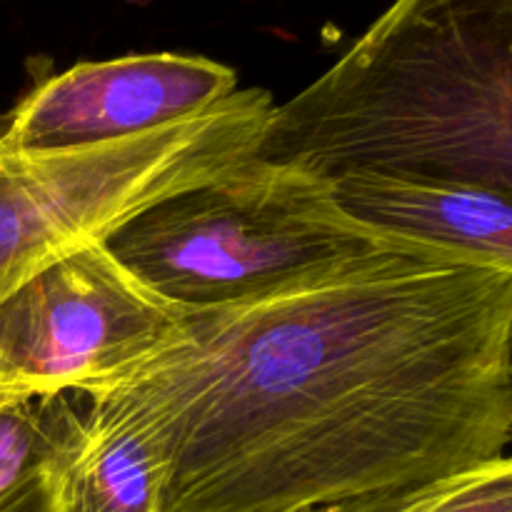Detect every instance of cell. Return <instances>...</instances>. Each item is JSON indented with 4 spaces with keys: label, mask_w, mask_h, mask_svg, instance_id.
Listing matches in <instances>:
<instances>
[{
    "label": "cell",
    "mask_w": 512,
    "mask_h": 512,
    "mask_svg": "<svg viewBox=\"0 0 512 512\" xmlns=\"http://www.w3.org/2000/svg\"><path fill=\"white\" fill-rule=\"evenodd\" d=\"M123 388L160 512H360L510 458L512 270L388 250L225 305Z\"/></svg>",
    "instance_id": "1"
},
{
    "label": "cell",
    "mask_w": 512,
    "mask_h": 512,
    "mask_svg": "<svg viewBox=\"0 0 512 512\" xmlns=\"http://www.w3.org/2000/svg\"><path fill=\"white\" fill-rule=\"evenodd\" d=\"M253 158L323 180L383 173L512 195V0H393L270 110Z\"/></svg>",
    "instance_id": "2"
},
{
    "label": "cell",
    "mask_w": 512,
    "mask_h": 512,
    "mask_svg": "<svg viewBox=\"0 0 512 512\" xmlns=\"http://www.w3.org/2000/svg\"><path fill=\"white\" fill-rule=\"evenodd\" d=\"M100 243L178 310L245 303L348 260L420 248L345 215L320 175L258 158L148 205Z\"/></svg>",
    "instance_id": "3"
},
{
    "label": "cell",
    "mask_w": 512,
    "mask_h": 512,
    "mask_svg": "<svg viewBox=\"0 0 512 512\" xmlns=\"http://www.w3.org/2000/svg\"><path fill=\"white\" fill-rule=\"evenodd\" d=\"M180 318L100 240L65 250L0 298V395L118 388L178 340Z\"/></svg>",
    "instance_id": "4"
},
{
    "label": "cell",
    "mask_w": 512,
    "mask_h": 512,
    "mask_svg": "<svg viewBox=\"0 0 512 512\" xmlns=\"http://www.w3.org/2000/svg\"><path fill=\"white\" fill-rule=\"evenodd\" d=\"M193 180V155L175 128L63 153L0 150V298Z\"/></svg>",
    "instance_id": "5"
},
{
    "label": "cell",
    "mask_w": 512,
    "mask_h": 512,
    "mask_svg": "<svg viewBox=\"0 0 512 512\" xmlns=\"http://www.w3.org/2000/svg\"><path fill=\"white\" fill-rule=\"evenodd\" d=\"M238 90L218 60L135 53L78 63L30 90L0 125V150L63 153L153 133L195 118Z\"/></svg>",
    "instance_id": "6"
},
{
    "label": "cell",
    "mask_w": 512,
    "mask_h": 512,
    "mask_svg": "<svg viewBox=\"0 0 512 512\" xmlns=\"http://www.w3.org/2000/svg\"><path fill=\"white\" fill-rule=\"evenodd\" d=\"M328 185L345 215L388 238L512 270V195L383 173H343Z\"/></svg>",
    "instance_id": "7"
},
{
    "label": "cell",
    "mask_w": 512,
    "mask_h": 512,
    "mask_svg": "<svg viewBox=\"0 0 512 512\" xmlns=\"http://www.w3.org/2000/svg\"><path fill=\"white\" fill-rule=\"evenodd\" d=\"M53 483V512H160L158 438L148 415L123 388L93 395L83 438Z\"/></svg>",
    "instance_id": "8"
},
{
    "label": "cell",
    "mask_w": 512,
    "mask_h": 512,
    "mask_svg": "<svg viewBox=\"0 0 512 512\" xmlns=\"http://www.w3.org/2000/svg\"><path fill=\"white\" fill-rule=\"evenodd\" d=\"M93 395H0V503L43 475H55L83 438Z\"/></svg>",
    "instance_id": "9"
},
{
    "label": "cell",
    "mask_w": 512,
    "mask_h": 512,
    "mask_svg": "<svg viewBox=\"0 0 512 512\" xmlns=\"http://www.w3.org/2000/svg\"><path fill=\"white\" fill-rule=\"evenodd\" d=\"M360 512H512V460L500 458Z\"/></svg>",
    "instance_id": "10"
},
{
    "label": "cell",
    "mask_w": 512,
    "mask_h": 512,
    "mask_svg": "<svg viewBox=\"0 0 512 512\" xmlns=\"http://www.w3.org/2000/svg\"><path fill=\"white\" fill-rule=\"evenodd\" d=\"M55 508V483L53 475H43V478L33 480L10 495L5 503H0V512H53Z\"/></svg>",
    "instance_id": "11"
}]
</instances>
